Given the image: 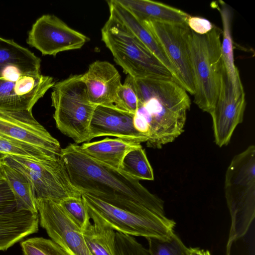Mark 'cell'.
<instances>
[{
    "label": "cell",
    "instance_id": "obj_36",
    "mask_svg": "<svg viewBox=\"0 0 255 255\" xmlns=\"http://www.w3.org/2000/svg\"><path fill=\"white\" fill-rule=\"evenodd\" d=\"M3 178H4V177L3 176V173H2V169H1V168L0 166V179H2Z\"/></svg>",
    "mask_w": 255,
    "mask_h": 255
},
{
    "label": "cell",
    "instance_id": "obj_33",
    "mask_svg": "<svg viewBox=\"0 0 255 255\" xmlns=\"http://www.w3.org/2000/svg\"><path fill=\"white\" fill-rule=\"evenodd\" d=\"M187 24L192 31L200 35L208 33L214 26V24L207 19L191 16L188 18Z\"/></svg>",
    "mask_w": 255,
    "mask_h": 255
},
{
    "label": "cell",
    "instance_id": "obj_29",
    "mask_svg": "<svg viewBox=\"0 0 255 255\" xmlns=\"http://www.w3.org/2000/svg\"><path fill=\"white\" fill-rule=\"evenodd\" d=\"M59 204L82 231L91 223L87 206L82 196L69 197Z\"/></svg>",
    "mask_w": 255,
    "mask_h": 255
},
{
    "label": "cell",
    "instance_id": "obj_28",
    "mask_svg": "<svg viewBox=\"0 0 255 255\" xmlns=\"http://www.w3.org/2000/svg\"><path fill=\"white\" fill-rule=\"evenodd\" d=\"M23 255H69L58 244L43 237H33L20 242Z\"/></svg>",
    "mask_w": 255,
    "mask_h": 255
},
{
    "label": "cell",
    "instance_id": "obj_5",
    "mask_svg": "<svg viewBox=\"0 0 255 255\" xmlns=\"http://www.w3.org/2000/svg\"><path fill=\"white\" fill-rule=\"evenodd\" d=\"M222 30L214 25L208 33L191 30L189 48L195 93L194 103L209 114L217 102L224 69L221 51Z\"/></svg>",
    "mask_w": 255,
    "mask_h": 255
},
{
    "label": "cell",
    "instance_id": "obj_26",
    "mask_svg": "<svg viewBox=\"0 0 255 255\" xmlns=\"http://www.w3.org/2000/svg\"><path fill=\"white\" fill-rule=\"evenodd\" d=\"M0 152L5 155L20 156L39 161L56 160L36 147L1 134H0Z\"/></svg>",
    "mask_w": 255,
    "mask_h": 255
},
{
    "label": "cell",
    "instance_id": "obj_3",
    "mask_svg": "<svg viewBox=\"0 0 255 255\" xmlns=\"http://www.w3.org/2000/svg\"><path fill=\"white\" fill-rule=\"evenodd\" d=\"M224 190L231 217L226 255L233 243L244 236L255 216V146L236 155L227 168Z\"/></svg>",
    "mask_w": 255,
    "mask_h": 255
},
{
    "label": "cell",
    "instance_id": "obj_9",
    "mask_svg": "<svg viewBox=\"0 0 255 255\" xmlns=\"http://www.w3.org/2000/svg\"><path fill=\"white\" fill-rule=\"evenodd\" d=\"M143 23L174 67L178 84L187 92L194 95L195 90L189 48L191 30L187 23L173 24L156 21Z\"/></svg>",
    "mask_w": 255,
    "mask_h": 255
},
{
    "label": "cell",
    "instance_id": "obj_4",
    "mask_svg": "<svg viewBox=\"0 0 255 255\" xmlns=\"http://www.w3.org/2000/svg\"><path fill=\"white\" fill-rule=\"evenodd\" d=\"M82 197L90 217L97 218L118 232L162 239L174 232L176 223L166 217L161 199L150 205L118 208L87 194H82Z\"/></svg>",
    "mask_w": 255,
    "mask_h": 255
},
{
    "label": "cell",
    "instance_id": "obj_12",
    "mask_svg": "<svg viewBox=\"0 0 255 255\" xmlns=\"http://www.w3.org/2000/svg\"><path fill=\"white\" fill-rule=\"evenodd\" d=\"M0 134L36 147L54 159L60 158L59 142L36 120L32 111L0 109Z\"/></svg>",
    "mask_w": 255,
    "mask_h": 255
},
{
    "label": "cell",
    "instance_id": "obj_19",
    "mask_svg": "<svg viewBox=\"0 0 255 255\" xmlns=\"http://www.w3.org/2000/svg\"><path fill=\"white\" fill-rule=\"evenodd\" d=\"M38 213L17 211L0 213V251H5L15 243L38 231Z\"/></svg>",
    "mask_w": 255,
    "mask_h": 255
},
{
    "label": "cell",
    "instance_id": "obj_2",
    "mask_svg": "<svg viewBox=\"0 0 255 255\" xmlns=\"http://www.w3.org/2000/svg\"><path fill=\"white\" fill-rule=\"evenodd\" d=\"M73 185L82 194L117 208L145 204L157 198L121 169L101 163L83 152L75 143L62 148L60 156Z\"/></svg>",
    "mask_w": 255,
    "mask_h": 255
},
{
    "label": "cell",
    "instance_id": "obj_31",
    "mask_svg": "<svg viewBox=\"0 0 255 255\" xmlns=\"http://www.w3.org/2000/svg\"><path fill=\"white\" fill-rule=\"evenodd\" d=\"M117 255H151L131 236L116 232Z\"/></svg>",
    "mask_w": 255,
    "mask_h": 255
},
{
    "label": "cell",
    "instance_id": "obj_32",
    "mask_svg": "<svg viewBox=\"0 0 255 255\" xmlns=\"http://www.w3.org/2000/svg\"><path fill=\"white\" fill-rule=\"evenodd\" d=\"M16 209L14 196L4 178L0 179V213L13 211Z\"/></svg>",
    "mask_w": 255,
    "mask_h": 255
},
{
    "label": "cell",
    "instance_id": "obj_17",
    "mask_svg": "<svg viewBox=\"0 0 255 255\" xmlns=\"http://www.w3.org/2000/svg\"><path fill=\"white\" fill-rule=\"evenodd\" d=\"M41 59L13 40L0 37V78L17 75H37Z\"/></svg>",
    "mask_w": 255,
    "mask_h": 255
},
{
    "label": "cell",
    "instance_id": "obj_1",
    "mask_svg": "<svg viewBox=\"0 0 255 255\" xmlns=\"http://www.w3.org/2000/svg\"><path fill=\"white\" fill-rule=\"evenodd\" d=\"M134 84L138 101L134 127L147 137V147L161 148L184 131L190 98L172 79L134 78Z\"/></svg>",
    "mask_w": 255,
    "mask_h": 255
},
{
    "label": "cell",
    "instance_id": "obj_23",
    "mask_svg": "<svg viewBox=\"0 0 255 255\" xmlns=\"http://www.w3.org/2000/svg\"><path fill=\"white\" fill-rule=\"evenodd\" d=\"M82 231L89 250L92 255H117L116 232L111 227L95 217Z\"/></svg>",
    "mask_w": 255,
    "mask_h": 255
},
{
    "label": "cell",
    "instance_id": "obj_14",
    "mask_svg": "<svg viewBox=\"0 0 255 255\" xmlns=\"http://www.w3.org/2000/svg\"><path fill=\"white\" fill-rule=\"evenodd\" d=\"M54 84L52 77L41 74L0 78V109L32 111Z\"/></svg>",
    "mask_w": 255,
    "mask_h": 255
},
{
    "label": "cell",
    "instance_id": "obj_21",
    "mask_svg": "<svg viewBox=\"0 0 255 255\" xmlns=\"http://www.w3.org/2000/svg\"><path fill=\"white\" fill-rule=\"evenodd\" d=\"M131 140L106 137L102 140L83 143L82 151L94 159L113 168L121 169L126 155L131 149L141 146Z\"/></svg>",
    "mask_w": 255,
    "mask_h": 255
},
{
    "label": "cell",
    "instance_id": "obj_35",
    "mask_svg": "<svg viewBox=\"0 0 255 255\" xmlns=\"http://www.w3.org/2000/svg\"><path fill=\"white\" fill-rule=\"evenodd\" d=\"M6 155L0 152V164Z\"/></svg>",
    "mask_w": 255,
    "mask_h": 255
},
{
    "label": "cell",
    "instance_id": "obj_7",
    "mask_svg": "<svg viewBox=\"0 0 255 255\" xmlns=\"http://www.w3.org/2000/svg\"><path fill=\"white\" fill-rule=\"evenodd\" d=\"M82 74L55 83L51 94L57 128L75 144L90 142L89 130L95 108L88 98Z\"/></svg>",
    "mask_w": 255,
    "mask_h": 255
},
{
    "label": "cell",
    "instance_id": "obj_16",
    "mask_svg": "<svg viewBox=\"0 0 255 255\" xmlns=\"http://www.w3.org/2000/svg\"><path fill=\"white\" fill-rule=\"evenodd\" d=\"M81 79L92 104L115 107L117 94L122 84L120 74L112 64L97 60L89 65Z\"/></svg>",
    "mask_w": 255,
    "mask_h": 255
},
{
    "label": "cell",
    "instance_id": "obj_37",
    "mask_svg": "<svg viewBox=\"0 0 255 255\" xmlns=\"http://www.w3.org/2000/svg\"><path fill=\"white\" fill-rule=\"evenodd\" d=\"M204 255H211V254L209 251H204Z\"/></svg>",
    "mask_w": 255,
    "mask_h": 255
},
{
    "label": "cell",
    "instance_id": "obj_6",
    "mask_svg": "<svg viewBox=\"0 0 255 255\" xmlns=\"http://www.w3.org/2000/svg\"><path fill=\"white\" fill-rule=\"evenodd\" d=\"M101 34L115 61L128 75L135 79L173 80L169 70L117 18L110 15Z\"/></svg>",
    "mask_w": 255,
    "mask_h": 255
},
{
    "label": "cell",
    "instance_id": "obj_24",
    "mask_svg": "<svg viewBox=\"0 0 255 255\" xmlns=\"http://www.w3.org/2000/svg\"><path fill=\"white\" fill-rule=\"evenodd\" d=\"M3 176L14 197L16 210L38 213L36 198L33 188L25 176L6 164L0 163Z\"/></svg>",
    "mask_w": 255,
    "mask_h": 255
},
{
    "label": "cell",
    "instance_id": "obj_10",
    "mask_svg": "<svg viewBox=\"0 0 255 255\" xmlns=\"http://www.w3.org/2000/svg\"><path fill=\"white\" fill-rule=\"evenodd\" d=\"M39 224L52 240L69 255H92L82 230L61 205L48 199H36Z\"/></svg>",
    "mask_w": 255,
    "mask_h": 255
},
{
    "label": "cell",
    "instance_id": "obj_8",
    "mask_svg": "<svg viewBox=\"0 0 255 255\" xmlns=\"http://www.w3.org/2000/svg\"><path fill=\"white\" fill-rule=\"evenodd\" d=\"M3 161L22 174L31 184L36 199H48L60 203L82 193L73 185L62 159L39 161L6 155Z\"/></svg>",
    "mask_w": 255,
    "mask_h": 255
},
{
    "label": "cell",
    "instance_id": "obj_18",
    "mask_svg": "<svg viewBox=\"0 0 255 255\" xmlns=\"http://www.w3.org/2000/svg\"><path fill=\"white\" fill-rule=\"evenodd\" d=\"M110 15L122 22L171 73L178 84L176 70L165 52L144 23L117 0L107 1Z\"/></svg>",
    "mask_w": 255,
    "mask_h": 255
},
{
    "label": "cell",
    "instance_id": "obj_15",
    "mask_svg": "<svg viewBox=\"0 0 255 255\" xmlns=\"http://www.w3.org/2000/svg\"><path fill=\"white\" fill-rule=\"evenodd\" d=\"M134 114L115 107L97 105L89 126V141L96 137L113 136L139 143L146 142L147 137L135 128Z\"/></svg>",
    "mask_w": 255,
    "mask_h": 255
},
{
    "label": "cell",
    "instance_id": "obj_34",
    "mask_svg": "<svg viewBox=\"0 0 255 255\" xmlns=\"http://www.w3.org/2000/svg\"><path fill=\"white\" fill-rule=\"evenodd\" d=\"M190 255H204V250L198 248H190Z\"/></svg>",
    "mask_w": 255,
    "mask_h": 255
},
{
    "label": "cell",
    "instance_id": "obj_27",
    "mask_svg": "<svg viewBox=\"0 0 255 255\" xmlns=\"http://www.w3.org/2000/svg\"><path fill=\"white\" fill-rule=\"evenodd\" d=\"M148 251L151 255H190L189 248L174 232L166 239L156 238H146Z\"/></svg>",
    "mask_w": 255,
    "mask_h": 255
},
{
    "label": "cell",
    "instance_id": "obj_22",
    "mask_svg": "<svg viewBox=\"0 0 255 255\" xmlns=\"http://www.w3.org/2000/svg\"><path fill=\"white\" fill-rule=\"evenodd\" d=\"M213 8L219 12L222 22L223 40L221 43L222 59L228 81L232 87L234 93L244 91L238 69L236 66L234 58L233 43L232 35V22L233 11L231 8L222 0L214 1L211 3Z\"/></svg>",
    "mask_w": 255,
    "mask_h": 255
},
{
    "label": "cell",
    "instance_id": "obj_20",
    "mask_svg": "<svg viewBox=\"0 0 255 255\" xmlns=\"http://www.w3.org/2000/svg\"><path fill=\"white\" fill-rule=\"evenodd\" d=\"M139 21L186 23L187 13L166 4L149 0H117Z\"/></svg>",
    "mask_w": 255,
    "mask_h": 255
},
{
    "label": "cell",
    "instance_id": "obj_30",
    "mask_svg": "<svg viewBox=\"0 0 255 255\" xmlns=\"http://www.w3.org/2000/svg\"><path fill=\"white\" fill-rule=\"evenodd\" d=\"M137 98L134 78L128 75L118 91L115 107L119 109L135 114L137 109Z\"/></svg>",
    "mask_w": 255,
    "mask_h": 255
},
{
    "label": "cell",
    "instance_id": "obj_13",
    "mask_svg": "<svg viewBox=\"0 0 255 255\" xmlns=\"http://www.w3.org/2000/svg\"><path fill=\"white\" fill-rule=\"evenodd\" d=\"M246 106L245 92L234 93L223 70L219 96L210 112L216 144L219 147L230 142L237 127L242 123Z\"/></svg>",
    "mask_w": 255,
    "mask_h": 255
},
{
    "label": "cell",
    "instance_id": "obj_25",
    "mask_svg": "<svg viewBox=\"0 0 255 255\" xmlns=\"http://www.w3.org/2000/svg\"><path fill=\"white\" fill-rule=\"evenodd\" d=\"M121 169L138 180H154L153 169L141 145L131 149L126 155Z\"/></svg>",
    "mask_w": 255,
    "mask_h": 255
},
{
    "label": "cell",
    "instance_id": "obj_11",
    "mask_svg": "<svg viewBox=\"0 0 255 255\" xmlns=\"http://www.w3.org/2000/svg\"><path fill=\"white\" fill-rule=\"evenodd\" d=\"M89 40L56 16L44 14L32 25L26 42L43 55L55 56L61 52L80 49Z\"/></svg>",
    "mask_w": 255,
    "mask_h": 255
}]
</instances>
